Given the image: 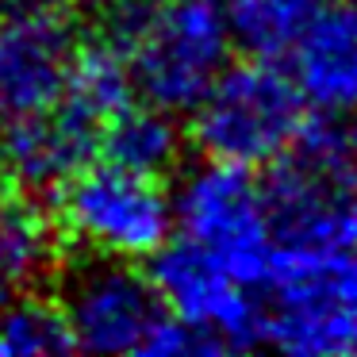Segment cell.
<instances>
[{"mask_svg":"<svg viewBox=\"0 0 357 357\" xmlns=\"http://www.w3.org/2000/svg\"><path fill=\"white\" fill-rule=\"evenodd\" d=\"M116 47L123 50L135 93L146 104L188 116L231 66V27L215 0H146L116 12Z\"/></svg>","mask_w":357,"mask_h":357,"instance_id":"cell-1","label":"cell"},{"mask_svg":"<svg viewBox=\"0 0 357 357\" xmlns=\"http://www.w3.org/2000/svg\"><path fill=\"white\" fill-rule=\"evenodd\" d=\"M261 300V338L300 357H357V250H277Z\"/></svg>","mask_w":357,"mask_h":357,"instance_id":"cell-2","label":"cell"},{"mask_svg":"<svg viewBox=\"0 0 357 357\" xmlns=\"http://www.w3.org/2000/svg\"><path fill=\"white\" fill-rule=\"evenodd\" d=\"M188 116L204 158L257 169L288 154L307 104L273 58L254 54L242 66H227Z\"/></svg>","mask_w":357,"mask_h":357,"instance_id":"cell-3","label":"cell"},{"mask_svg":"<svg viewBox=\"0 0 357 357\" xmlns=\"http://www.w3.org/2000/svg\"><path fill=\"white\" fill-rule=\"evenodd\" d=\"M173 200V223L188 242L204 246L227 265L242 284L261 288L277 261V242L269 231L265 192L254 169L208 158L185 173Z\"/></svg>","mask_w":357,"mask_h":357,"instance_id":"cell-4","label":"cell"},{"mask_svg":"<svg viewBox=\"0 0 357 357\" xmlns=\"http://www.w3.org/2000/svg\"><path fill=\"white\" fill-rule=\"evenodd\" d=\"M58 192V227L100 257H150L173 231V200L158 177L123 165H81Z\"/></svg>","mask_w":357,"mask_h":357,"instance_id":"cell-5","label":"cell"},{"mask_svg":"<svg viewBox=\"0 0 357 357\" xmlns=\"http://www.w3.org/2000/svg\"><path fill=\"white\" fill-rule=\"evenodd\" d=\"M150 284L162 307L200 338L204 354L250 349L261 338V300L219 257L188 238H165L150 254Z\"/></svg>","mask_w":357,"mask_h":357,"instance_id":"cell-6","label":"cell"},{"mask_svg":"<svg viewBox=\"0 0 357 357\" xmlns=\"http://www.w3.org/2000/svg\"><path fill=\"white\" fill-rule=\"evenodd\" d=\"M81 47L70 0H4L0 12V127L58 104Z\"/></svg>","mask_w":357,"mask_h":357,"instance_id":"cell-7","label":"cell"},{"mask_svg":"<svg viewBox=\"0 0 357 357\" xmlns=\"http://www.w3.org/2000/svg\"><path fill=\"white\" fill-rule=\"evenodd\" d=\"M58 307L73 349L85 354H150L154 331L165 319L150 277L123 257H100L70 273Z\"/></svg>","mask_w":357,"mask_h":357,"instance_id":"cell-8","label":"cell"},{"mask_svg":"<svg viewBox=\"0 0 357 357\" xmlns=\"http://www.w3.org/2000/svg\"><path fill=\"white\" fill-rule=\"evenodd\" d=\"M273 165L277 169L269 173L261 192L277 250L296 254L357 250V188L288 154Z\"/></svg>","mask_w":357,"mask_h":357,"instance_id":"cell-9","label":"cell"},{"mask_svg":"<svg viewBox=\"0 0 357 357\" xmlns=\"http://www.w3.org/2000/svg\"><path fill=\"white\" fill-rule=\"evenodd\" d=\"M288 77L315 116H357V0H331L288 43Z\"/></svg>","mask_w":357,"mask_h":357,"instance_id":"cell-10","label":"cell"},{"mask_svg":"<svg viewBox=\"0 0 357 357\" xmlns=\"http://www.w3.org/2000/svg\"><path fill=\"white\" fill-rule=\"evenodd\" d=\"M96 142H100V131L89 119H81L66 104H54L43 116L0 127L4 177H16L31 192L58 188L96 154Z\"/></svg>","mask_w":357,"mask_h":357,"instance_id":"cell-11","label":"cell"},{"mask_svg":"<svg viewBox=\"0 0 357 357\" xmlns=\"http://www.w3.org/2000/svg\"><path fill=\"white\" fill-rule=\"evenodd\" d=\"M58 223L24 196H0V303L24 296L58 265Z\"/></svg>","mask_w":357,"mask_h":357,"instance_id":"cell-12","label":"cell"},{"mask_svg":"<svg viewBox=\"0 0 357 357\" xmlns=\"http://www.w3.org/2000/svg\"><path fill=\"white\" fill-rule=\"evenodd\" d=\"M181 131L177 116L154 108V104H135L127 100L116 116L104 123L96 150H104V162L123 165L131 173H146V177L162 181L165 173L177 165L181 158Z\"/></svg>","mask_w":357,"mask_h":357,"instance_id":"cell-13","label":"cell"},{"mask_svg":"<svg viewBox=\"0 0 357 357\" xmlns=\"http://www.w3.org/2000/svg\"><path fill=\"white\" fill-rule=\"evenodd\" d=\"M131 96H135V85H131V73H127L123 50L116 47V39H104V43H81L77 47L58 104H66L81 119H89L96 131H104V123Z\"/></svg>","mask_w":357,"mask_h":357,"instance_id":"cell-14","label":"cell"},{"mask_svg":"<svg viewBox=\"0 0 357 357\" xmlns=\"http://www.w3.org/2000/svg\"><path fill=\"white\" fill-rule=\"evenodd\" d=\"M331 0H215L231 39L257 58H284L300 27Z\"/></svg>","mask_w":357,"mask_h":357,"instance_id":"cell-15","label":"cell"},{"mask_svg":"<svg viewBox=\"0 0 357 357\" xmlns=\"http://www.w3.org/2000/svg\"><path fill=\"white\" fill-rule=\"evenodd\" d=\"M70 349L73 338L58 303L31 292L0 303V357H58Z\"/></svg>","mask_w":357,"mask_h":357,"instance_id":"cell-16","label":"cell"},{"mask_svg":"<svg viewBox=\"0 0 357 357\" xmlns=\"http://www.w3.org/2000/svg\"><path fill=\"white\" fill-rule=\"evenodd\" d=\"M288 158L357 188V116H315L303 119Z\"/></svg>","mask_w":357,"mask_h":357,"instance_id":"cell-17","label":"cell"},{"mask_svg":"<svg viewBox=\"0 0 357 357\" xmlns=\"http://www.w3.org/2000/svg\"><path fill=\"white\" fill-rule=\"evenodd\" d=\"M89 4H96V8H108V12H127V8H139V4H146V0H89Z\"/></svg>","mask_w":357,"mask_h":357,"instance_id":"cell-18","label":"cell"},{"mask_svg":"<svg viewBox=\"0 0 357 357\" xmlns=\"http://www.w3.org/2000/svg\"><path fill=\"white\" fill-rule=\"evenodd\" d=\"M0 177H4V150H0Z\"/></svg>","mask_w":357,"mask_h":357,"instance_id":"cell-19","label":"cell"},{"mask_svg":"<svg viewBox=\"0 0 357 357\" xmlns=\"http://www.w3.org/2000/svg\"><path fill=\"white\" fill-rule=\"evenodd\" d=\"M0 12H4V0H0Z\"/></svg>","mask_w":357,"mask_h":357,"instance_id":"cell-20","label":"cell"}]
</instances>
